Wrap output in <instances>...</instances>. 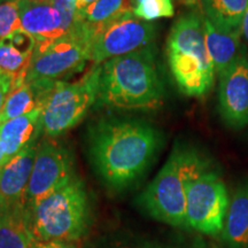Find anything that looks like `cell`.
Listing matches in <instances>:
<instances>
[{"label":"cell","mask_w":248,"mask_h":248,"mask_svg":"<svg viewBox=\"0 0 248 248\" xmlns=\"http://www.w3.org/2000/svg\"><path fill=\"white\" fill-rule=\"evenodd\" d=\"M140 1H141V0H130V4H131L132 8H135L136 6H137Z\"/></svg>","instance_id":"cell-30"},{"label":"cell","mask_w":248,"mask_h":248,"mask_svg":"<svg viewBox=\"0 0 248 248\" xmlns=\"http://www.w3.org/2000/svg\"><path fill=\"white\" fill-rule=\"evenodd\" d=\"M94 1H97V0H77V4H76L77 11H78V9L86 7V6L91 5L92 2H94Z\"/></svg>","instance_id":"cell-28"},{"label":"cell","mask_w":248,"mask_h":248,"mask_svg":"<svg viewBox=\"0 0 248 248\" xmlns=\"http://www.w3.org/2000/svg\"><path fill=\"white\" fill-rule=\"evenodd\" d=\"M229 200L219 175L204 169L186 181V226L204 234H217L224 229Z\"/></svg>","instance_id":"cell-8"},{"label":"cell","mask_w":248,"mask_h":248,"mask_svg":"<svg viewBox=\"0 0 248 248\" xmlns=\"http://www.w3.org/2000/svg\"><path fill=\"white\" fill-rule=\"evenodd\" d=\"M162 142L150 123L133 119L102 120L89 135L90 156L105 183L128 187L146 171Z\"/></svg>","instance_id":"cell-1"},{"label":"cell","mask_w":248,"mask_h":248,"mask_svg":"<svg viewBox=\"0 0 248 248\" xmlns=\"http://www.w3.org/2000/svg\"><path fill=\"white\" fill-rule=\"evenodd\" d=\"M21 29L36 42L52 40L66 35L61 14L46 0H18Z\"/></svg>","instance_id":"cell-13"},{"label":"cell","mask_w":248,"mask_h":248,"mask_svg":"<svg viewBox=\"0 0 248 248\" xmlns=\"http://www.w3.org/2000/svg\"><path fill=\"white\" fill-rule=\"evenodd\" d=\"M101 64H95L75 82L55 83L42 106L40 124L47 138H54L77 125L98 101Z\"/></svg>","instance_id":"cell-6"},{"label":"cell","mask_w":248,"mask_h":248,"mask_svg":"<svg viewBox=\"0 0 248 248\" xmlns=\"http://www.w3.org/2000/svg\"><path fill=\"white\" fill-rule=\"evenodd\" d=\"M75 176L69 150L52 138L43 140L37 146L32 171L24 195V210H30Z\"/></svg>","instance_id":"cell-10"},{"label":"cell","mask_w":248,"mask_h":248,"mask_svg":"<svg viewBox=\"0 0 248 248\" xmlns=\"http://www.w3.org/2000/svg\"><path fill=\"white\" fill-rule=\"evenodd\" d=\"M203 15V14H202ZM204 42L214 69L218 76L224 74L243 54L240 30H226L217 27L203 16Z\"/></svg>","instance_id":"cell-15"},{"label":"cell","mask_w":248,"mask_h":248,"mask_svg":"<svg viewBox=\"0 0 248 248\" xmlns=\"http://www.w3.org/2000/svg\"><path fill=\"white\" fill-rule=\"evenodd\" d=\"M222 233L229 248H248V183L232 194Z\"/></svg>","instance_id":"cell-17"},{"label":"cell","mask_w":248,"mask_h":248,"mask_svg":"<svg viewBox=\"0 0 248 248\" xmlns=\"http://www.w3.org/2000/svg\"><path fill=\"white\" fill-rule=\"evenodd\" d=\"M155 36L154 24L135 16L129 9L92 33L90 60L101 64L113 58L153 47Z\"/></svg>","instance_id":"cell-9"},{"label":"cell","mask_w":248,"mask_h":248,"mask_svg":"<svg viewBox=\"0 0 248 248\" xmlns=\"http://www.w3.org/2000/svg\"><path fill=\"white\" fill-rule=\"evenodd\" d=\"M204 17L226 30H240L248 0H200Z\"/></svg>","instance_id":"cell-18"},{"label":"cell","mask_w":248,"mask_h":248,"mask_svg":"<svg viewBox=\"0 0 248 248\" xmlns=\"http://www.w3.org/2000/svg\"><path fill=\"white\" fill-rule=\"evenodd\" d=\"M218 102L219 114L226 126L240 130L248 125V69L243 54L219 76Z\"/></svg>","instance_id":"cell-11"},{"label":"cell","mask_w":248,"mask_h":248,"mask_svg":"<svg viewBox=\"0 0 248 248\" xmlns=\"http://www.w3.org/2000/svg\"><path fill=\"white\" fill-rule=\"evenodd\" d=\"M98 101L119 109H155L163 101L153 47L101 63Z\"/></svg>","instance_id":"cell-2"},{"label":"cell","mask_w":248,"mask_h":248,"mask_svg":"<svg viewBox=\"0 0 248 248\" xmlns=\"http://www.w3.org/2000/svg\"><path fill=\"white\" fill-rule=\"evenodd\" d=\"M167 59L185 95L202 97L212 90L216 73L204 42L202 14L188 12L173 23L167 40Z\"/></svg>","instance_id":"cell-3"},{"label":"cell","mask_w":248,"mask_h":248,"mask_svg":"<svg viewBox=\"0 0 248 248\" xmlns=\"http://www.w3.org/2000/svg\"><path fill=\"white\" fill-rule=\"evenodd\" d=\"M15 79L13 77L7 75H0V116H1L2 109L7 100V97L12 90L14 89Z\"/></svg>","instance_id":"cell-25"},{"label":"cell","mask_w":248,"mask_h":248,"mask_svg":"<svg viewBox=\"0 0 248 248\" xmlns=\"http://www.w3.org/2000/svg\"><path fill=\"white\" fill-rule=\"evenodd\" d=\"M46 1L58 9L63 20L64 29L67 32L70 31L76 21L77 0H46Z\"/></svg>","instance_id":"cell-23"},{"label":"cell","mask_w":248,"mask_h":248,"mask_svg":"<svg viewBox=\"0 0 248 248\" xmlns=\"http://www.w3.org/2000/svg\"><path fill=\"white\" fill-rule=\"evenodd\" d=\"M240 32L243 38L245 39V42L248 44V8L246 11V13L244 15L243 21H241V26H240Z\"/></svg>","instance_id":"cell-26"},{"label":"cell","mask_w":248,"mask_h":248,"mask_svg":"<svg viewBox=\"0 0 248 248\" xmlns=\"http://www.w3.org/2000/svg\"><path fill=\"white\" fill-rule=\"evenodd\" d=\"M37 146V142L27 146L2 168L0 172V212L23 208L24 195L32 171Z\"/></svg>","instance_id":"cell-12"},{"label":"cell","mask_w":248,"mask_h":248,"mask_svg":"<svg viewBox=\"0 0 248 248\" xmlns=\"http://www.w3.org/2000/svg\"><path fill=\"white\" fill-rule=\"evenodd\" d=\"M133 14L140 20L151 21L162 17H171L175 13L172 0H141L132 8Z\"/></svg>","instance_id":"cell-21"},{"label":"cell","mask_w":248,"mask_h":248,"mask_svg":"<svg viewBox=\"0 0 248 248\" xmlns=\"http://www.w3.org/2000/svg\"><path fill=\"white\" fill-rule=\"evenodd\" d=\"M7 162H8V159L5 154V151H4V147H2V145H1V141H0V172H1L2 168H4Z\"/></svg>","instance_id":"cell-27"},{"label":"cell","mask_w":248,"mask_h":248,"mask_svg":"<svg viewBox=\"0 0 248 248\" xmlns=\"http://www.w3.org/2000/svg\"><path fill=\"white\" fill-rule=\"evenodd\" d=\"M26 215L33 239L78 241L89 225V197L84 183L75 176Z\"/></svg>","instance_id":"cell-5"},{"label":"cell","mask_w":248,"mask_h":248,"mask_svg":"<svg viewBox=\"0 0 248 248\" xmlns=\"http://www.w3.org/2000/svg\"><path fill=\"white\" fill-rule=\"evenodd\" d=\"M243 60H244L245 64H246V67H247V69H248V53H247V52H245V51H244V53H243Z\"/></svg>","instance_id":"cell-29"},{"label":"cell","mask_w":248,"mask_h":248,"mask_svg":"<svg viewBox=\"0 0 248 248\" xmlns=\"http://www.w3.org/2000/svg\"><path fill=\"white\" fill-rule=\"evenodd\" d=\"M209 168V162L192 148L175 147L162 169L139 197L147 214L173 226H186V181Z\"/></svg>","instance_id":"cell-4"},{"label":"cell","mask_w":248,"mask_h":248,"mask_svg":"<svg viewBox=\"0 0 248 248\" xmlns=\"http://www.w3.org/2000/svg\"><path fill=\"white\" fill-rule=\"evenodd\" d=\"M40 114L42 109H36L27 115L0 123V141L8 161L27 146L37 142L43 132Z\"/></svg>","instance_id":"cell-16"},{"label":"cell","mask_w":248,"mask_h":248,"mask_svg":"<svg viewBox=\"0 0 248 248\" xmlns=\"http://www.w3.org/2000/svg\"><path fill=\"white\" fill-rule=\"evenodd\" d=\"M29 248H80L79 240H36L31 238Z\"/></svg>","instance_id":"cell-24"},{"label":"cell","mask_w":248,"mask_h":248,"mask_svg":"<svg viewBox=\"0 0 248 248\" xmlns=\"http://www.w3.org/2000/svg\"><path fill=\"white\" fill-rule=\"evenodd\" d=\"M36 44V39L22 29L0 39V75L13 77L14 88L26 80Z\"/></svg>","instance_id":"cell-14"},{"label":"cell","mask_w":248,"mask_h":248,"mask_svg":"<svg viewBox=\"0 0 248 248\" xmlns=\"http://www.w3.org/2000/svg\"><path fill=\"white\" fill-rule=\"evenodd\" d=\"M31 238L23 208L0 212V248H29Z\"/></svg>","instance_id":"cell-20"},{"label":"cell","mask_w":248,"mask_h":248,"mask_svg":"<svg viewBox=\"0 0 248 248\" xmlns=\"http://www.w3.org/2000/svg\"><path fill=\"white\" fill-rule=\"evenodd\" d=\"M129 9H132L130 0H97L76 12L75 22L82 24L92 35L98 28L110 22Z\"/></svg>","instance_id":"cell-19"},{"label":"cell","mask_w":248,"mask_h":248,"mask_svg":"<svg viewBox=\"0 0 248 248\" xmlns=\"http://www.w3.org/2000/svg\"><path fill=\"white\" fill-rule=\"evenodd\" d=\"M91 32L75 22L66 35L37 42L26 82L54 85L62 77L80 69L90 60Z\"/></svg>","instance_id":"cell-7"},{"label":"cell","mask_w":248,"mask_h":248,"mask_svg":"<svg viewBox=\"0 0 248 248\" xmlns=\"http://www.w3.org/2000/svg\"><path fill=\"white\" fill-rule=\"evenodd\" d=\"M21 29L18 0H7L0 4V39Z\"/></svg>","instance_id":"cell-22"}]
</instances>
